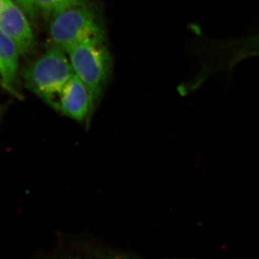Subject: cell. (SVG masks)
I'll list each match as a JSON object with an SVG mask.
<instances>
[{
    "mask_svg": "<svg viewBox=\"0 0 259 259\" xmlns=\"http://www.w3.org/2000/svg\"><path fill=\"white\" fill-rule=\"evenodd\" d=\"M74 75L66 51L54 46L25 69L23 76L27 88L56 110L63 89Z\"/></svg>",
    "mask_w": 259,
    "mask_h": 259,
    "instance_id": "6da1fadb",
    "label": "cell"
},
{
    "mask_svg": "<svg viewBox=\"0 0 259 259\" xmlns=\"http://www.w3.org/2000/svg\"><path fill=\"white\" fill-rule=\"evenodd\" d=\"M74 74L88 88L94 107L101 97L110 78L112 58L105 37H91L66 49Z\"/></svg>",
    "mask_w": 259,
    "mask_h": 259,
    "instance_id": "7a4b0ae2",
    "label": "cell"
},
{
    "mask_svg": "<svg viewBox=\"0 0 259 259\" xmlns=\"http://www.w3.org/2000/svg\"><path fill=\"white\" fill-rule=\"evenodd\" d=\"M49 35L55 47L66 51L86 39L105 37V32L98 12L84 0L54 15Z\"/></svg>",
    "mask_w": 259,
    "mask_h": 259,
    "instance_id": "3957f363",
    "label": "cell"
},
{
    "mask_svg": "<svg viewBox=\"0 0 259 259\" xmlns=\"http://www.w3.org/2000/svg\"><path fill=\"white\" fill-rule=\"evenodd\" d=\"M0 30L14 42L20 55L33 49L35 37L28 15L13 0H6L0 11Z\"/></svg>",
    "mask_w": 259,
    "mask_h": 259,
    "instance_id": "277c9868",
    "label": "cell"
},
{
    "mask_svg": "<svg viewBox=\"0 0 259 259\" xmlns=\"http://www.w3.org/2000/svg\"><path fill=\"white\" fill-rule=\"evenodd\" d=\"M56 110L77 122H90L95 107L88 88L76 75L65 85Z\"/></svg>",
    "mask_w": 259,
    "mask_h": 259,
    "instance_id": "5b68a950",
    "label": "cell"
},
{
    "mask_svg": "<svg viewBox=\"0 0 259 259\" xmlns=\"http://www.w3.org/2000/svg\"><path fill=\"white\" fill-rule=\"evenodd\" d=\"M20 54L14 42L0 30V76L4 89L20 98L18 70Z\"/></svg>",
    "mask_w": 259,
    "mask_h": 259,
    "instance_id": "8992f818",
    "label": "cell"
},
{
    "mask_svg": "<svg viewBox=\"0 0 259 259\" xmlns=\"http://www.w3.org/2000/svg\"><path fill=\"white\" fill-rule=\"evenodd\" d=\"M84 0H36L38 12L48 20L61 11Z\"/></svg>",
    "mask_w": 259,
    "mask_h": 259,
    "instance_id": "52a82bcc",
    "label": "cell"
},
{
    "mask_svg": "<svg viewBox=\"0 0 259 259\" xmlns=\"http://www.w3.org/2000/svg\"><path fill=\"white\" fill-rule=\"evenodd\" d=\"M13 1L21 8L30 20H35L38 13L36 0H13Z\"/></svg>",
    "mask_w": 259,
    "mask_h": 259,
    "instance_id": "ba28073f",
    "label": "cell"
},
{
    "mask_svg": "<svg viewBox=\"0 0 259 259\" xmlns=\"http://www.w3.org/2000/svg\"><path fill=\"white\" fill-rule=\"evenodd\" d=\"M5 2H6V0H0V11H1V10L3 9Z\"/></svg>",
    "mask_w": 259,
    "mask_h": 259,
    "instance_id": "9c48e42d",
    "label": "cell"
},
{
    "mask_svg": "<svg viewBox=\"0 0 259 259\" xmlns=\"http://www.w3.org/2000/svg\"><path fill=\"white\" fill-rule=\"evenodd\" d=\"M0 87H2V88H4V83H3V80H2L1 76H0Z\"/></svg>",
    "mask_w": 259,
    "mask_h": 259,
    "instance_id": "30bf717a",
    "label": "cell"
}]
</instances>
